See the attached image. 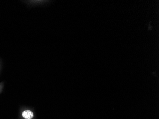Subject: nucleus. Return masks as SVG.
<instances>
[{"instance_id":"1","label":"nucleus","mask_w":159,"mask_h":119,"mask_svg":"<svg viewBox=\"0 0 159 119\" xmlns=\"http://www.w3.org/2000/svg\"><path fill=\"white\" fill-rule=\"evenodd\" d=\"M22 117L25 119H32L34 117V113L31 110H25L22 112Z\"/></svg>"}]
</instances>
